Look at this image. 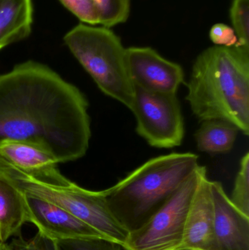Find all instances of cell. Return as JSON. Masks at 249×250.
I'll use <instances>...</instances> for the list:
<instances>
[{
  "label": "cell",
  "mask_w": 249,
  "mask_h": 250,
  "mask_svg": "<svg viewBox=\"0 0 249 250\" xmlns=\"http://www.w3.org/2000/svg\"><path fill=\"white\" fill-rule=\"evenodd\" d=\"M64 41L99 89L132 111L135 90L127 70V48L111 28L80 23Z\"/></svg>",
  "instance_id": "obj_5"
},
{
  "label": "cell",
  "mask_w": 249,
  "mask_h": 250,
  "mask_svg": "<svg viewBox=\"0 0 249 250\" xmlns=\"http://www.w3.org/2000/svg\"><path fill=\"white\" fill-rule=\"evenodd\" d=\"M32 23V0H0V50L26 39Z\"/></svg>",
  "instance_id": "obj_13"
},
{
  "label": "cell",
  "mask_w": 249,
  "mask_h": 250,
  "mask_svg": "<svg viewBox=\"0 0 249 250\" xmlns=\"http://www.w3.org/2000/svg\"><path fill=\"white\" fill-rule=\"evenodd\" d=\"M136 132L149 145L171 148L181 145L184 139V117L176 94L158 93L134 87Z\"/></svg>",
  "instance_id": "obj_7"
},
{
  "label": "cell",
  "mask_w": 249,
  "mask_h": 250,
  "mask_svg": "<svg viewBox=\"0 0 249 250\" xmlns=\"http://www.w3.org/2000/svg\"><path fill=\"white\" fill-rule=\"evenodd\" d=\"M232 204L249 217V153L242 157L239 171L235 178L230 198Z\"/></svg>",
  "instance_id": "obj_17"
},
{
  "label": "cell",
  "mask_w": 249,
  "mask_h": 250,
  "mask_svg": "<svg viewBox=\"0 0 249 250\" xmlns=\"http://www.w3.org/2000/svg\"><path fill=\"white\" fill-rule=\"evenodd\" d=\"M214 206L213 243L211 250H249V217L228 196L222 183L211 181Z\"/></svg>",
  "instance_id": "obj_10"
},
{
  "label": "cell",
  "mask_w": 249,
  "mask_h": 250,
  "mask_svg": "<svg viewBox=\"0 0 249 250\" xmlns=\"http://www.w3.org/2000/svg\"><path fill=\"white\" fill-rule=\"evenodd\" d=\"M230 13L239 42L236 47L249 49V0H233Z\"/></svg>",
  "instance_id": "obj_18"
},
{
  "label": "cell",
  "mask_w": 249,
  "mask_h": 250,
  "mask_svg": "<svg viewBox=\"0 0 249 250\" xmlns=\"http://www.w3.org/2000/svg\"><path fill=\"white\" fill-rule=\"evenodd\" d=\"M89 103L78 88L48 66L20 63L0 75V143L36 144L58 163L75 161L90 142Z\"/></svg>",
  "instance_id": "obj_1"
},
{
  "label": "cell",
  "mask_w": 249,
  "mask_h": 250,
  "mask_svg": "<svg viewBox=\"0 0 249 250\" xmlns=\"http://www.w3.org/2000/svg\"><path fill=\"white\" fill-rule=\"evenodd\" d=\"M11 250H57L55 242L38 232L32 239L26 241L19 236L8 245Z\"/></svg>",
  "instance_id": "obj_21"
},
{
  "label": "cell",
  "mask_w": 249,
  "mask_h": 250,
  "mask_svg": "<svg viewBox=\"0 0 249 250\" xmlns=\"http://www.w3.org/2000/svg\"><path fill=\"white\" fill-rule=\"evenodd\" d=\"M0 160L31 175H36L57 167L58 161L45 148L22 141L0 143Z\"/></svg>",
  "instance_id": "obj_12"
},
{
  "label": "cell",
  "mask_w": 249,
  "mask_h": 250,
  "mask_svg": "<svg viewBox=\"0 0 249 250\" xmlns=\"http://www.w3.org/2000/svg\"><path fill=\"white\" fill-rule=\"evenodd\" d=\"M0 250H11L10 247L7 244H0Z\"/></svg>",
  "instance_id": "obj_23"
},
{
  "label": "cell",
  "mask_w": 249,
  "mask_h": 250,
  "mask_svg": "<svg viewBox=\"0 0 249 250\" xmlns=\"http://www.w3.org/2000/svg\"><path fill=\"white\" fill-rule=\"evenodd\" d=\"M24 195L26 221L35 225L38 232L54 242L105 238L93 228L61 207L32 195L25 193Z\"/></svg>",
  "instance_id": "obj_9"
},
{
  "label": "cell",
  "mask_w": 249,
  "mask_h": 250,
  "mask_svg": "<svg viewBox=\"0 0 249 250\" xmlns=\"http://www.w3.org/2000/svg\"><path fill=\"white\" fill-rule=\"evenodd\" d=\"M188 101L199 121L219 120L249 134V49L210 47L199 54L187 83Z\"/></svg>",
  "instance_id": "obj_2"
},
{
  "label": "cell",
  "mask_w": 249,
  "mask_h": 250,
  "mask_svg": "<svg viewBox=\"0 0 249 250\" xmlns=\"http://www.w3.org/2000/svg\"><path fill=\"white\" fill-rule=\"evenodd\" d=\"M99 13V25L111 28L128 20L131 0H94Z\"/></svg>",
  "instance_id": "obj_16"
},
{
  "label": "cell",
  "mask_w": 249,
  "mask_h": 250,
  "mask_svg": "<svg viewBox=\"0 0 249 250\" xmlns=\"http://www.w3.org/2000/svg\"><path fill=\"white\" fill-rule=\"evenodd\" d=\"M194 153H171L150 159L105 189L107 202L128 230L143 226L197 170Z\"/></svg>",
  "instance_id": "obj_3"
},
{
  "label": "cell",
  "mask_w": 249,
  "mask_h": 250,
  "mask_svg": "<svg viewBox=\"0 0 249 250\" xmlns=\"http://www.w3.org/2000/svg\"><path fill=\"white\" fill-rule=\"evenodd\" d=\"M206 168L187 214L181 250H211L213 243L214 206Z\"/></svg>",
  "instance_id": "obj_11"
},
{
  "label": "cell",
  "mask_w": 249,
  "mask_h": 250,
  "mask_svg": "<svg viewBox=\"0 0 249 250\" xmlns=\"http://www.w3.org/2000/svg\"><path fill=\"white\" fill-rule=\"evenodd\" d=\"M238 132L237 126L224 120L202 122L195 133L197 148L210 154L228 152L233 148Z\"/></svg>",
  "instance_id": "obj_15"
},
{
  "label": "cell",
  "mask_w": 249,
  "mask_h": 250,
  "mask_svg": "<svg viewBox=\"0 0 249 250\" xmlns=\"http://www.w3.org/2000/svg\"><path fill=\"white\" fill-rule=\"evenodd\" d=\"M26 216L24 193L0 171V244L20 236Z\"/></svg>",
  "instance_id": "obj_14"
},
{
  "label": "cell",
  "mask_w": 249,
  "mask_h": 250,
  "mask_svg": "<svg viewBox=\"0 0 249 250\" xmlns=\"http://www.w3.org/2000/svg\"><path fill=\"white\" fill-rule=\"evenodd\" d=\"M57 250H121V246L103 237L68 239L55 242Z\"/></svg>",
  "instance_id": "obj_19"
},
{
  "label": "cell",
  "mask_w": 249,
  "mask_h": 250,
  "mask_svg": "<svg viewBox=\"0 0 249 250\" xmlns=\"http://www.w3.org/2000/svg\"><path fill=\"white\" fill-rule=\"evenodd\" d=\"M211 40L215 45L224 47L238 46V39L233 28L223 23L213 25L209 33Z\"/></svg>",
  "instance_id": "obj_22"
},
{
  "label": "cell",
  "mask_w": 249,
  "mask_h": 250,
  "mask_svg": "<svg viewBox=\"0 0 249 250\" xmlns=\"http://www.w3.org/2000/svg\"><path fill=\"white\" fill-rule=\"evenodd\" d=\"M129 76L134 87L158 93L176 94L184 83L182 67L149 47L127 48Z\"/></svg>",
  "instance_id": "obj_8"
},
{
  "label": "cell",
  "mask_w": 249,
  "mask_h": 250,
  "mask_svg": "<svg viewBox=\"0 0 249 250\" xmlns=\"http://www.w3.org/2000/svg\"><path fill=\"white\" fill-rule=\"evenodd\" d=\"M0 171L23 193L61 207L121 248L127 242L130 232L111 211L105 189H84L63 176L57 167L31 175L0 160Z\"/></svg>",
  "instance_id": "obj_4"
},
{
  "label": "cell",
  "mask_w": 249,
  "mask_h": 250,
  "mask_svg": "<svg viewBox=\"0 0 249 250\" xmlns=\"http://www.w3.org/2000/svg\"><path fill=\"white\" fill-rule=\"evenodd\" d=\"M81 23L91 26L99 24V13L94 0H59Z\"/></svg>",
  "instance_id": "obj_20"
},
{
  "label": "cell",
  "mask_w": 249,
  "mask_h": 250,
  "mask_svg": "<svg viewBox=\"0 0 249 250\" xmlns=\"http://www.w3.org/2000/svg\"><path fill=\"white\" fill-rule=\"evenodd\" d=\"M197 170L139 229L130 232L125 250H181L187 214L202 173Z\"/></svg>",
  "instance_id": "obj_6"
},
{
  "label": "cell",
  "mask_w": 249,
  "mask_h": 250,
  "mask_svg": "<svg viewBox=\"0 0 249 250\" xmlns=\"http://www.w3.org/2000/svg\"></svg>",
  "instance_id": "obj_24"
}]
</instances>
